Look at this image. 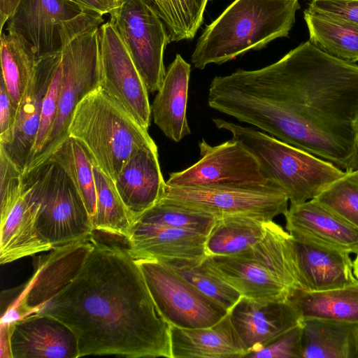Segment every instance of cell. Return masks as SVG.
Listing matches in <instances>:
<instances>
[{
	"mask_svg": "<svg viewBox=\"0 0 358 358\" xmlns=\"http://www.w3.org/2000/svg\"><path fill=\"white\" fill-rule=\"evenodd\" d=\"M284 215L286 229L292 236L350 254L358 252V229L315 199L290 204Z\"/></svg>",
	"mask_w": 358,
	"mask_h": 358,
	"instance_id": "17",
	"label": "cell"
},
{
	"mask_svg": "<svg viewBox=\"0 0 358 358\" xmlns=\"http://www.w3.org/2000/svg\"><path fill=\"white\" fill-rule=\"evenodd\" d=\"M300 8L299 0H234L199 38L191 62L203 69L288 36Z\"/></svg>",
	"mask_w": 358,
	"mask_h": 358,
	"instance_id": "3",
	"label": "cell"
},
{
	"mask_svg": "<svg viewBox=\"0 0 358 358\" xmlns=\"http://www.w3.org/2000/svg\"><path fill=\"white\" fill-rule=\"evenodd\" d=\"M37 210L36 201L24 189L22 195L10 212L1 220V264L51 250L38 232L36 224Z\"/></svg>",
	"mask_w": 358,
	"mask_h": 358,
	"instance_id": "24",
	"label": "cell"
},
{
	"mask_svg": "<svg viewBox=\"0 0 358 358\" xmlns=\"http://www.w3.org/2000/svg\"><path fill=\"white\" fill-rule=\"evenodd\" d=\"M92 169L96 195V210L92 218L94 231L127 240L133 220L118 193L115 181L94 163Z\"/></svg>",
	"mask_w": 358,
	"mask_h": 358,
	"instance_id": "30",
	"label": "cell"
},
{
	"mask_svg": "<svg viewBox=\"0 0 358 358\" xmlns=\"http://www.w3.org/2000/svg\"><path fill=\"white\" fill-rule=\"evenodd\" d=\"M4 325L11 358H78L72 331L57 319L35 314Z\"/></svg>",
	"mask_w": 358,
	"mask_h": 358,
	"instance_id": "13",
	"label": "cell"
},
{
	"mask_svg": "<svg viewBox=\"0 0 358 358\" xmlns=\"http://www.w3.org/2000/svg\"><path fill=\"white\" fill-rule=\"evenodd\" d=\"M219 89L216 110L331 162L358 168V65L310 41L256 70L238 69Z\"/></svg>",
	"mask_w": 358,
	"mask_h": 358,
	"instance_id": "2",
	"label": "cell"
},
{
	"mask_svg": "<svg viewBox=\"0 0 358 358\" xmlns=\"http://www.w3.org/2000/svg\"><path fill=\"white\" fill-rule=\"evenodd\" d=\"M24 189L36 201L38 232L51 250L94 231L85 204L65 171L48 159L23 173Z\"/></svg>",
	"mask_w": 358,
	"mask_h": 358,
	"instance_id": "7",
	"label": "cell"
},
{
	"mask_svg": "<svg viewBox=\"0 0 358 358\" xmlns=\"http://www.w3.org/2000/svg\"><path fill=\"white\" fill-rule=\"evenodd\" d=\"M133 222L162 198L166 182L159 162L157 147L144 148L126 162L115 181Z\"/></svg>",
	"mask_w": 358,
	"mask_h": 358,
	"instance_id": "20",
	"label": "cell"
},
{
	"mask_svg": "<svg viewBox=\"0 0 358 358\" xmlns=\"http://www.w3.org/2000/svg\"><path fill=\"white\" fill-rule=\"evenodd\" d=\"M208 267L241 296L258 301L286 300L290 290L257 259L247 256H206Z\"/></svg>",
	"mask_w": 358,
	"mask_h": 358,
	"instance_id": "21",
	"label": "cell"
},
{
	"mask_svg": "<svg viewBox=\"0 0 358 358\" xmlns=\"http://www.w3.org/2000/svg\"><path fill=\"white\" fill-rule=\"evenodd\" d=\"M238 256L257 259L289 290L303 289L292 248V236L273 220L266 222L262 238L248 251Z\"/></svg>",
	"mask_w": 358,
	"mask_h": 358,
	"instance_id": "27",
	"label": "cell"
},
{
	"mask_svg": "<svg viewBox=\"0 0 358 358\" xmlns=\"http://www.w3.org/2000/svg\"><path fill=\"white\" fill-rule=\"evenodd\" d=\"M229 315L248 353L299 325L302 320L288 299L258 301L241 296Z\"/></svg>",
	"mask_w": 358,
	"mask_h": 358,
	"instance_id": "14",
	"label": "cell"
},
{
	"mask_svg": "<svg viewBox=\"0 0 358 358\" xmlns=\"http://www.w3.org/2000/svg\"><path fill=\"white\" fill-rule=\"evenodd\" d=\"M287 299L302 318L358 322V282L322 292L294 289L290 290Z\"/></svg>",
	"mask_w": 358,
	"mask_h": 358,
	"instance_id": "28",
	"label": "cell"
},
{
	"mask_svg": "<svg viewBox=\"0 0 358 358\" xmlns=\"http://www.w3.org/2000/svg\"><path fill=\"white\" fill-rule=\"evenodd\" d=\"M217 218L208 213L159 199L134 222L179 228L207 236Z\"/></svg>",
	"mask_w": 358,
	"mask_h": 358,
	"instance_id": "35",
	"label": "cell"
},
{
	"mask_svg": "<svg viewBox=\"0 0 358 358\" xmlns=\"http://www.w3.org/2000/svg\"><path fill=\"white\" fill-rule=\"evenodd\" d=\"M307 10L334 20L358 25V0H312Z\"/></svg>",
	"mask_w": 358,
	"mask_h": 358,
	"instance_id": "40",
	"label": "cell"
},
{
	"mask_svg": "<svg viewBox=\"0 0 358 358\" xmlns=\"http://www.w3.org/2000/svg\"><path fill=\"white\" fill-rule=\"evenodd\" d=\"M303 14L309 41L313 45L337 58L358 61V25L334 20L307 9Z\"/></svg>",
	"mask_w": 358,
	"mask_h": 358,
	"instance_id": "31",
	"label": "cell"
},
{
	"mask_svg": "<svg viewBox=\"0 0 358 358\" xmlns=\"http://www.w3.org/2000/svg\"><path fill=\"white\" fill-rule=\"evenodd\" d=\"M267 221L246 215L218 217L206 236V256H238L246 252L262 238Z\"/></svg>",
	"mask_w": 358,
	"mask_h": 358,
	"instance_id": "26",
	"label": "cell"
},
{
	"mask_svg": "<svg viewBox=\"0 0 358 358\" xmlns=\"http://www.w3.org/2000/svg\"><path fill=\"white\" fill-rule=\"evenodd\" d=\"M216 217L246 215L273 220L288 209V198L278 187L212 185L171 187L160 199Z\"/></svg>",
	"mask_w": 358,
	"mask_h": 358,
	"instance_id": "8",
	"label": "cell"
},
{
	"mask_svg": "<svg viewBox=\"0 0 358 358\" xmlns=\"http://www.w3.org/2000/svg\"><path fill=\"white\" fill-rule=\"evenodd\" d=\"M170 338L172 358H240L248 354L229 313L210 327L185 329L170 325Z\"/></svg>",
	"mask_w": 358,
	"mask_h": 358,
	"instance_id": "23",
	"label": "cell"
},
{
	"mask_svg": "<svg viewBox=\"0 0 358 358\" xmlns=\"http://www.w3.org/2000/svg\"><path fill=\"white\" fill-rule=\"evenodd\" d=\"M18 107L13 101L2 78L0 82V145L9 147L14 140Z\"/></svg>",
	"mask_w": 358,
	"mask_h": 358,
	"instance_id": "41",
	"label": "cell"
},
{
	"mask_svg": "<svg viewBox=\"0 0 358 358\" xmlns=\"http://www.w3.org/2000/svg\"><path fill=\"white\" fill-rule=\"evenodd\" d=\"M1 78L18 107L36 70L37 55L20 35L1 32Z\"/></svg>",
	"mask_w": 358,
	"mask_h": 358,
	"instance_id": "29",
	"label": "cell"
},
{
	"mask_svg": "<svg viewBox=\"0 0 358 358\" xmlns=\"http://www.w3.org/2000/svg\"><path fill=\"white\" fill-rule=\"evenodd\" d=\"M54 52L37 59L35 73L18 106L13 142L7 148L0 145L23 172L34 146L43 100L53 76Z\"/></svg>",
	"mask_w": 358,
	"mask_h": 358,
	"instance_id": "19",
	"label": "cell"
},
{
	"mask_svg": "<svg viewBox=\"0 0 358 358\" xmlns=\"http://www.w3.org/2000/svg\"><path fill=\"white\" fill-rule=\"evenodd\" d=\"M100 87L142 127L150 125L148 91L114 25L103 22L99 28Z\"/></svg>",
	"mask_w": 358,
	"mask_h": 358,
	"instance_id": "12",
	"label": "cell"
},
{
	"mask_svg": "<svg viewBox=\"0 0 358 358\" xmlns=\"http://www.w3.org/2000/svg\"><path fill=\"white\" fill-rule=\"evenodd\" d=\"M21 0H0V27L1 32L8 20L14 13Z\"/></svg>",
	"mask_w": 358,
	"mask_h": 358,
	"instance_id": "43",
	"label": "cell"
},
{
	"mask_svg": "<svg viewBox=\"0 0 358 358\" xmlns=\"http://www.w3.org/2000/svg\"><path fill=\"white\" fill-rule=\"evenodd\" d=\"M50 315L74 334L78 357H171L170 324L149 292L128 248L98 241L93 233L54 248L1 320Z\"/></svg>",
	"mask_w": 358,
	"mask_h": 358,
	"instance_id": "1",
	"label": "cell"
},
{
	"mask_svg": "<svg viewBox=\"0 0 358 358\" xmlns=\"http://www.w3.org/2000/svg\"><path fill=\"white\" fill-rule=\"evenodd\" d=\"M82 12L94 13L103 16L110 14L120 4V0H68Z\"/></svg>",
	"mask_w": 358,
	"mask_h": 358,
	"instance_id": "42",
	"label": "cell"
},
{
	"mask_svg": "<svg viewBox=\"0 0 358 358\" xmlns=\"http://www.w3.org/2000/svg\"><path fill=\"white\" fill-rule=\"evenodd\" d=\"M200 159L181 171L169 174L166 183L171 187L271 184L263 175L256 158L238 140L231 138L218 145L199 142Z\"/></svg>",
	"mask_w": 358,
	"mask_h": 358,
	"instance_id": "11",
	"label": "cell"
},
{
	"mask_svg": "<svg viewBox=\"0 0 358 358\" xmlns=\"http://www.w3.org/2000/svg\"><path fill=\"white\" fill-rule=\"evenodd\" d=\"M103 23L102 16L90 12H81L62 22L61 45L58 49L60 92L57 116L41 152L25 171L45 161L68 136L77 106L88 94L100 87L99 28Z\"/></svg>",
	"mask_w": 358,
	"mask_h": 358,
	"instance_id": "4",
	"label": "cell"
},
{
	"mask_svg": "<svg viewBox=\"0 0 358 358\" xmlns=\"http://www.w3.org/2000/svg\"><path fill=\"white\" fill-rule=\"evenodd\" d=\"M356 358H358V330L356 336Z\"/></svg>",
	"mask_w": 358,
	"mask_h": 358,
	"instance_id": "45",
	"label": "cell"
},
{
	"mask_svg": "<svg viewBox=\"0 0 358 358\" xmlns=\"http://www.w3.org/2000/svg\"><path fill=\"white\" fill-rule=\"evenodd\" d=\"M313 199L358 229V168L345 171Z\"/></svg>",
	"mask_w": 358,
	"mask_h": 358,
	"instance_id": "36",
	"label": "cell"
},
{
	"mask_svg": "<svg viewBox=\"0 0 358 358\" xmlns=\"http://www.w3.org/2000/svg\"><path fill=\"white\" fill-rule=\"evenodd\" d=\"M23 171L0 146L1 220L5 219L22 195Z\"/></svg>",
	"mask_w": 358,
	"mask_h": 358,
	"instance_id": "38",
	"label": "cell"
},
{
	"mask_svg": "<svg viewBox=\"0 0 358 358\" xmlns=\"http://www.w3.org/2000/svg\"><path fill=\"white\" fill-rule=\"evenodd\" d=\"M292 243L302 289L322 292L358 282L350 253L303 237L292 236Z\"/></svg>",
	"mask_w": 358,
	"mask_h": 358,
	"instance_id": "16",
	"label": "cell"
},
{
	"mask_svg": "<svg viewBox=\"0 0 358 358\" xmlns=\"http://www.w3.org/2000/svg\"><path fill=\"white\" fill-rule=\"evenodd\" d=\"M248 358H302L301 324L268 343L249 352Z\"/></svg>",
	"mask_w": 358,
	"mask_h": 358,
	"instance_id": "39",
	"label": "cell"
},
{
	"mask_svg": "<svg viewBox=\"0 0 358 358\" xmlns=\"http://www.w3.org/2000/svg\"><path fill=\"white\" fill-rule=\"evenodd\" d=\"M164 23L171 41L192 39L201 26L208 0H147Z\"/></svg>",
	"mask_w": 358,
	"mask_h": 358,
	"instance_id": "34",
	"label": "cell"
},
{
	"mask_svg": "<svg viewBox=\"0 0 358 358\" xmlns=\"http://www.w3.org/2000/svg\"><path fill=\"white\" fill-rule=\"evenodd\" d=\"M82 11L68 0H21L6 22V31L22 36L38 58L59 48L60 25Z\"/></svg>",
	"mask_w": 358,
	"mask_h": 358,
	"instance_id": "15",
	"label": "cell"
},
{
	"mask_svg": "<svg viewBox=\"0 0 358 358\" xmlns=\"http://www.w3.org/2000/svg\"><path fill=\"white\" fill-rule=\"evenodd\" d=\"M206 236L186 229L135 221L127 241L135 259H203Z\"/></svg>",
	"mask_w": 358,
	"mask_h": 358,
	"instance_id": "18",
	"label": "cell"
},
{
	"mask_svg": "<svg viewBox=\"0 0 358 358\" xmlns=\"http://www.w3.org/2000/svg\"><path fill=\"white\" fill-rule=\"evenodd\" d=\"M182 277L203 294L228 312L241 295L216 275L203 259L175 258L159 261Z\"/></svg>",
	"mask_w": 358,
	"mask_h": 358,
	"instance_id": "33",
	"label": "cell"
},
{
	"mask_svg": "<svg viewBox=\"0 0 358 358\" xmlns=\"http://www.w3.org/2000/svg\"><path fill=\"white\" fill-rule=\"evenodd\" d=\"M212 120L252 154L263 175L286 194L290 204L314 199L345 173L330 162L262 131L220 118Z\"/></svg>",
	"mask_w": 358,
	"mask_h": 358,
	"instance_id": "5",
	"label": "cell"
},
{
	"mask_svg": "<svg viewBox=\"0 0 358 358\" xmlns=\"http://www.w3.org/2000/svg\"><path fill=\"white\" fill-rule=\"evenodd\" d=\"M68 136L79 141L94 163L114 181L139 150L157 146L142 127L101 87L77 106Z\"/></svg>",
	"mask_w": 358,
	"mask_h": 358,
	"instance_id": "6",
	"label": "cell"
},
{
	"mask_svg": "<svg viewBox=\"0 0 358 358\" xmlns=\"http://www.w3.org/2000/svg\"><path fill=\"white\" fill-rule=\"evenodd\" d=\"M148 92H158L166 71L164 53L171 42L167 29L147 0H120L110 14Z\"/></svg>",
	"mask_w": 358,
	"mask_h": 358,
	"instance_id": "9",
	"label": "cell"
},
{
	"mask_svg": "<svg viewBox=\"0 0 358 358\" xmlns=\"http://www.w3.org/2000/svg\"><path fill=\"white\" fill-rule=\"evenodd\" d=\"M54 52L55 66L53 76L43 100L39 128L27 169L41 152L51 132L57 116L60 92V68L58 49Z\"/></svg>",
	"mask_w": 358,
	"mask_h": 358,
	"instance_id": "37",
	"label": "cell"
},
{
	"mask_svg": "<svg viewBox=\"0 0 358 358\" xmlns=\"http://www.w3.org/2000/svg\"><path fill=\"white\" fill-rule=\"evenodd\" d=\"M48 159L57 163L71 178L92 222L96 210V195L92 169L94 162L87 149L79 141L68 136Z\"/></svg>",
	"mask_w": 358,
	"mask_h": 358,
	"instance_id": "32",
	"label": "cell"
},
{
	"mask_svg": "<svg viewBox=\"0 0 358 358\" xmlns=\"http://www.w3.org/2000/svg\"><path fill=\"white\" fill-rule=\"evenodd\" d=\"M302 358H356L358 322L302 318Z\"/></svg>",
	"mask_w": 358,
	"mask_h": 358,
	"instance_id": "25",
	"label": "cell"
},
{
	"mask_svg": "<svg viewBox=\"0 0 358 358\" xmlns=\"http://www.w3.org/2000/svg\"><path fill=\"white\" fill-rule=\"evenodd\" d=\"M353 273L358 280V252L356 254V257L353 260Z\"/></svg>",
	"mask_w": 358,
	"mask_h": 358,
	"instance_id": "44",
	"label": "cell"
},
{
	"mask_svg": "<svg viewBox=\"0 0 358 358\" xmlns=\"http://www.w3.org/2000/svg\"><path fill=\"white\" fill-rule=\"evenodd\" d=\"M161 315L170 324L185 329L210 327L228 311L162 262L136 259Z\"/></svg>",
	"mask_w": 358,
	"mask_h": 358,
	"instance_id": "10",
	"label": "cell"
},
{
	"mask_svg": "<svg viewBox=\"0 0 358 358\" xmlns=\"http://www.w3.org/2000/svg\"><path fill=\"white\" fill-rule=\"evenodd\" d=\"M190 72V64L176 55L150 105L155 124L176 143L191 134L187 117Z\"/></svg>",
	"mask_w": 358,
	"mask_h": 358,
	"instance_id": "22",
	"label": "cell"
}]
</instances>
